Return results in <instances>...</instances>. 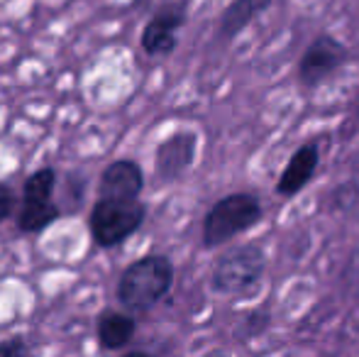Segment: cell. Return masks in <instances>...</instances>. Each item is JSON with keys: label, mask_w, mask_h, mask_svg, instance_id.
I'll use <instances>...</instances> for the list:
<instances>
[{"label": "cell", "mask_w": 359, "mask_h": 357, "mask_svg": "<svg viewBox=\"0 0 359 357\" xmlns=\"http://www.w3.org/2000/svg\"><path fill=\"white\" fill-rule=\"evenodd\" d=\"M174 276V262L166 255H144L123 269L115 296L130 314H147L166 299Z\"/></svg>", "instance_id": "1"}, {"label": "cell", "mask_w": 359, "mask_h": 357, "mask_svg": "<svg viewBox=\"0 0 359 357\" xmlns=\"http://www.w3.org/2000/svg\"><path fill=\"white\" fill-rule=\"evenodd\" d=\"M262 203L255 194H230L208 210L203 220V245L205 248H220V245L235 240L237 235L247 233L262 220Z\"/></svg>", "instance_id": "2"}, {"label": "cell", "mask_w": 359, "mask_h": 357, "mask_svg": "<svg viewBox=\"0 0 359 357\" xmlns=\"http://www.w3.org/2000/svg\"><path fill=\"white\" fill-rule=\"evenodd\" d=\"M147 218L144 201H118V198H95L88 215L90 238L98 248H118L128 238H133L142 228Z\"/></svg>", "instance_id": "3"}, {"label": "cell", "mask_w": 359, "mask_h": 357, "mask_svg": "<svg viewBox=\"0 0 359 357\" xmlns=\"http://www.w3.org/2000/svg\"><path fill=\"white\" fill-rule=\"evenodd\" d=\"M266 257L259 245H237L220 255L210 274V286L220 296H245L264 276Z\"/></svg>", "instance_id": "4"}, {"label": "cell", "mask_w": 359, "mask_h": 357, "mask_svg": "<svg viewBox=\"0 0 359 357\" xmlns=\"http://www.w3.org/2000/svg\"><path fill=\"white\" fill-rule=\"evenodd\" d=\"M189 20V3L179 0V3H166L159 8L149 20H147L140 44H142L144 54L149 57H166L176 49V34Z\"/></svg>", "instance_id": "5"}, {"label": "cell", "mask_w": 359, "mask_h": 357, "mask_svg": "<svg viewBox=\"0 0 359 357\" xmlns=\"http://www.w3.org/2000/svg\"><path fill=\"white\" fill-rule=\"evenodd\" d=\"M345 44L340 39H335L332 34H320V37L313 39L311 47L301 57L298 79H301L303 86H318L345 64Z\"/></svg>", "instance_id": "6"}, {"label": "cell", "mask_w": 359, "mask_h": 357, "mask_svg": "<svg viewBox=\"0 0 359 357\" xmlns=\"http://www.w3.org/2000/svg\"><path fill=\"white\" fill-rule=\"evenodd\" d=\"M196 147H198V137L191 130H179V133L169 135L154 152L156 181L169 184V181L184 177L196 159Z\"/></svg>", "instance_id": "7"}, {"label": "cell", "mask_w": 359, "mask_h": 357, "mask_svg": "<svg viewBox=\"0 0 359 357\" xmlns=\"http://www.w3.org/2000/svg\"><path fill=\"white\" fill-rule=\"evenodd\" d=\"M144 169L135 159H115L100 172L98 196L100 198L135 201L142 196Z\"/></svg>", "instance_id": "8"}, {"label": "cell", "mask_w": 359, "mask_h": 357, "mask_svg": "<svg viewBox=\"0 0 359 357\" xmlns=\"http://www.w3.org/2000/svg\"><path fill=\"white\" fill-rule=\"evenodd\" d=\"M135 333H137V321L123 311L105 309L95 321V340H98V348L105 353L125 350L133 343Z\"/></svg>", "instance_id": "9"}, {"label": "cell", "mask_w": 359, "mask_h": 357, "mask_svg": "<svg viewBox=\"0 0 359 357\" xmlns=\"http://www.w3.org/2000/svg\"><path fill=\"white\" fill-rule=\"evenodd\" d=\"M318 162H320V147L318 144H303V147H298L296 154L291 157V162H288V167L281 172L276 191L281 196H296L298 191H303L311 184L313 174L318 169Z\"/></svg>", "instance_id": "10"}, {"label": "cell", "mask_w": 359, "mask_h": 357, "mask_svg": "<svg viewBox=\"0 0 359 357\" xmlns=\"http://www.w3.org/2000/svg\"><path fill=\"white\" fill-rule=\"evenodd\" d=\"M271 0H232L225 10H222L220 20H217V34L222 39H232L240 32H245L264 10H269Z\"/></svg>", "instance_id": "11"}, {"label": "cell", "mask_w": 359, "mask_h": 357, "mask_svg": "<svg viewBox=\"0 0 359 357\" xmlns=\"http://www.w3.org/2000/svg\"><path fill=\"white\" fill-rule=\"evenodd\" d=\"M62 215V206L54 203V201H47V203H27V201H22V206L18 210V230L27 235H37L42 230L52 228Z\"/></svg>", "instance_id": "12"}, {"label": "cell", "mask_w": 359, "mask_h": 357, "mask_svg": "<svg viewBox=\"0 0 359 357\" xmlns=\"http://www.w3.org/2000/svg\"><path fill=\"white\" fill-rule=\"evenodd\" d=\"M59 174L54 167H42L37 172H32L22 184V201L27 203H47L54 198V191H57Z\"/></svg>", "instance_id": "13"}, {"label": "cell", "mask_w": 359, "mask_h": 357, "mask_svg": "<svg viewBox=\"0 0 359 357\" xmlns=\"http://www.w3.org/2000/svg\"><path fill=\"white\" fill-rule=\"evenodd\" d=\"M15 208H18V194H15L13 186L0 181V223L8 220L15 213Z\"/></svg>", "instance_id": "14"}, {"label": "cell", "mask_w": 359, "mask_h": 357, "mask_svg": "<svg viewBox=\"0 0 359 357\" xmlns=\"http://www.w3.org/2000/svg\"><path fill=\"white\" fill-rule=\"evenodd\" d=\"M27 353H29V345L22 335H13V338H8L5 343H0V355H5V357H20Z\"/></svg>", "instance_id": "15"}, {"label": "cell", "mask_w": 359, "mask_h": 357, "mask_svg": "<svg viewBox=\"0 0 359 357\" xmlns=\"http://www.w3.org/2000/svg\"><path fill=\"white\" fill-rule=\"evenodd\" d=\"M137 3H144V0H137Z\"/></svg>", "instance_id": "16"}]
</instances>
